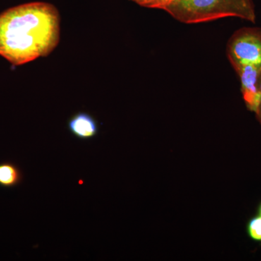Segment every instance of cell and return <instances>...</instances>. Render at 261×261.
I'll list each match as a JSON object with an SVG mask.
<instances>
[{
	"label": "cell",
	"instance_id": "6",
	"mask_svg": "<svg viewBox=\"0 0 261 261\" xmlns=\"http://www.w3.org/2000/svg\"><path fill=\"white\" fill-rule=\"evenodd\" d=\"M23 174L16 165L10 162L0 163V186L10 188L18 185Z\"/></svg>",
	"mask_w": 261,
	"mask_h": 261
},
{
	"label": "cell",
	"instance_id": "1",
	"mask_svg": "<svg viewBox=\"0 0 261 261\" xmlns=\"http://www.w3.org/2000/svg\"><path fill=\"white\" fill-rule=\"evenodd\" d=\"M60 36L61 15L50 3H25L0 14V56L13 65L49 56Z\"/></svg>",
	"mask_w": 261,
	"mask_h": 261
},
{
	"label": "cell",
	"instance_id": "10",
	"mask_svg": "<svg viewBox=\"0 0 261 261\" xmlns=\"http://www.w3.org/2000/svg\"><path fill=\"white\" fill-rule=\"evenodd\" d=\"M257 214H258V216H261V202L259 204L258 207H257Z\"/></svg>",
	"mask_w": 261,
	"mask_h": 261
},
{
	"label": "cell",
	"instance_id": "4",
	"mask_svg": "<svg viewBox=\"0 0 261 261\" xmlns=\"http://www.w3.org/2000/svg\"><path fill=\"white\" fill-rule=\"evenodd\" d=\"M261 66L244 65L235 70L241 82L244 102L248 111L255 113L260 99V80Z\"/></svg>",
	"mask_w": 261,
	"mask_h": 261
},
{
	"label": "cell",
	"instance_id": "3",
	"mask_svg": "<svg viewBox=\"0 0 261 261\" xmlns=\"http://www.w3.org/2000/svg\"><path fill=\"white\" fill-rule=\"evenodd\" d=\"M226 54L234 70L244 65L261 66V29L248 27L233 33L228 40Z\"/></svg>",
	"mask_w": 261,
	"mask_h": 261
},
{
	"label": "cell",
	"instance_id": "5",
	"mask_svg": "<svg viewBox=\"0 0 261 261\" xmlns=\"http://www.w3.org/2000/svg\"><path fill=\"white\" fill-rule=\"evenodd\" d=\"M68 127L72 135L82 140H91L98 133L97 121L87 113L73 115L68 121Z\"/></svg>",
	"mask_w": 261,
	"mask_h": 261
},
{
	"label": "cell",
	"instance_id": "2",
	"mask_svg": "<svg viewBox=\"0 0 261 261\" xmlns=\"http://www.w3.org/2000/svg\"><path fill=\"white\" fill-rule=\"evenodd\" d=\"M181 23L196 24L233 17L255 23L253 0H173L165 10Z\"/></svg>",
	"mask_w": 261,
	"mask_h": 261
},
{
	"label": "cell",
	"instance_id": "9",
	"mask_svg": "<svg viewBox=\"0 0 261 261\" xmlns=\"http://www.w3.org/2000/svg\"><path fill=\"white\" fill-rule=\"evenodd\" d=\"M259 85H260V103H259V106L258 108H257V110L256 112H255V116H256V118L257 120V121L260 123V124L261 125V70H260V80H259Z\"/></svg>",
	"mask_w": 261,
	"mask_h": 261
},
{
	"label": "cell",
	"instance_id": "8",
	"mask_svg": "<svg viewBox=\"0 0 261 261\" xmlns=\"http://www.w3.org/2000/svg\"><path fill=\"white\" fill-rule=\"evenodd\" d=\"M140 6L151 9L165 10L173 3V0H130Z\"/></svg>",
	"mask_w": 261,
	"mask_h": 261
},
{
	"label": "cell",
	"instance_id": "7",
	"mask_svg": "<svg viewBox=\"0 0 261 261\" xmlns=\"http://www.w3.org/2000/svg\"><path fill=\"white\" fill-rule=\"evenodd\" d=\"M247 233L252 241L261 243V216H254L247 224Z\"/></svg>",
	"mask_w": 261,
	"mask_h": 261
}]
</instances>
